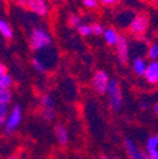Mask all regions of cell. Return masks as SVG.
<instances>
[{
  "label": "cell",
  "instance_id": "6da1fadb",
  "mask_svg": "<svg viewBox=\"0 0 158 159\" xmlns=\"http://www.w3.org/2000/svg\"><path fill=\"white\" fill-rule=\"evenodd\" d=\"M28 43L34 53H42L52 46V37L43 27H33L28 35Z\"/></svg>",
  "mask_w": 158,
  "mask_h": 159
},
{
  "label": "cell",
  "instance_id": "7a4b0ae2",
  "mask_svg": "<svg viewBox=\"0 0 158 159\" xmlns=\"http://www.w3.org/2000/svg\"><path fill=\"white\" fill-rule=\"evenodd\" d=\"M128 32L135 38H143L149 29V16L146 13H138L128 25Z\"/></svg>",
  "mask_w": 158,
  "mask_h": 159
},
{
  "label": "cell",
  "instance_id": "3957f363",
  "mask_svg": "<svg viewBox=\"0 0 158 159\" xmlns=\"http://www.w3.org/2000/svg\"><path fill=\"white\" fill-rule=\"evenodd\" d=\"M23 121V110L19 105H14L9 109L8 116L3 126V131L5 135H13Z\"/></svg>",
  "mask_w": 158,
  "mask_h": 159
},
{
  "label": "cell",
  "instance_id": "277c9868",
  "mask_svg": "<svg viewBox=\"0 0 158 159\" xmlns=\"http://www.w3.org/2000/svg\"><path fill=\"white\" fill-rule=\"evenodd\" d=\"M105 95L108 96V102L113 111H119L123 107V102H124L123 92H122L120 84L116 80H113V78L110 80V84L108 86Z\"/></svg>",
  "mask_w": 158,
  "mask_h": 159
},
{
  "label": "cell",
  "instance_id": "5b68a950",
  "mask_svg": "<svg viewBox=\"0 0 158 159\" xmlns=\"http://www.w3.org/2000/svg\"><path fill=\"white\" fill-rule=\"evenodd\" d=\"M110 77L108 75L106 71H103V70H99L96 71L94 75H92V78H91V89L99 93V95H105L106 90H108V86L110 84Z\"/></svg>",
  "mask_w": 158,
  "mask_h": 159
},
{
  "label": "cell",
  "instance_id": "8992f818",
  "mask_svg": "<svg viewBox=\"0 0 158 159\" xmlns=\"http://www.w3.org/2000/svg\"><path fill=\"white\" fill-rule=\"evenodd\" d=\"M39 105L42 109V115L46 121H53L56 117V110H54V101L49 93H43L39 98Z\"/></svg>",
  "mask_w": 158,
  "mask_h": 159
},
{
  "label": "cell",
  "instance_id": "52a82bcc",
  "mask_svg": "<svg viewBox=\"0 0 158 159\" xmlns=\"http://www.w3.org/2000/svg\"><path fill=\"white\" fill-rule=\"evenodd\" d=\"M23 8L38 16H47L49 13V4L46 0H24Z\"/></svg>",
  "mask_w": 158,
  "mask_h": 159
},
{
  "label": "cell",
  "instance_id": "ba28073f",
  "mask_svg": "<svg viewBox=\"0 0 158 159\" xmlns=\"http://www.w3.org/2000/svg\"><path fill=\"white\" fill-rule=\"evenodd\" d=\"M124 149L129 159H148L144 149H142L138 143H135L130 138L124 139Z\"/></svg>",
  "mask_w": 158,
  "mask_h": 159
},
{
  "label": "cell",
  "instance_id": "9c48e42d",
  "mask_svg": "<svg viewBox=\"0 0 158 159\" xmlns=\"http://www.w3.org/2000/svg\"><path fill=\"white\" fill-rule=\"evenodd\" d=\"M115 51H116V57L119 59V62L127 63L129 59V56H130V43L127 37L120 35L119 41L115 44Z\"/></svg>",
  "mask_w": 158,
  "mask_h": 159
},
{
  "label": "cell",
  "instance_id": "30bf717a",
  "mask_svg": "<svg viewBox=\"0 0 158 159\" xmlns=\"http://www.w3.org/2000/svg\"><path fill=\"white\" fill-rule=\"evenodd\" d=\"M146 82L149 85H158V61H149L143 75Z\"/></svg>",
  "mask_w": 158,
  "mask_h": 159
},
{
  "label": "cell",
  "instance_id": "8fae6325",
  "mask_svg": "<svg viewBox=\"0 0 158 159\" xmlns=\"http://www.w3.org/2000/svg\"><path fill=\"white\" fill-rule=\"evenodd\" d=\"M146 154L148 159H158V136L151 135L146 142Z\"/></svg>",
  "mask_w": 158,
  "mask_h": 159
},
{
  "label": "cell",
  "instance_id": "7c38bea8",
  "mask_svg": "<svg viewBox=\"0 0 158 159\" xmlns=\"http://www.w3.org/2000/svg\"><path fill=\"white\" fill-rule=\"evenodd\" d=\"M103 39H104V42L110 46V47H115V44L118 43V41H119V38H120V34L119 32H118L116 28L114 27H108L104 29V33H103Z\"/></svg>",
  "mask_w": 158,
  "mask_h": 159
},
{
  "label": "cell",
  "instance_id": "4fadbf2b",
  "mask_svg": "<svg viewBox=\"0 0 158 159\" xmlns=\"http://www.w3.org/2000/svg\"><path fill=\"white\" fill-rule=\"evenodd\" d=\"M54 135H56V139L60 145L65 147L70 142V134H68V130L67 128L63 125V124H57L54 126Z\"/></svg>",
  "mask_w": 158,
  "mask_h": 159
},
{
  "label": "cell",
  "instance_id": "5bb4252c",
  "mask_svg": "<svg viewBox=\"0 0 158 159\" xmlns=\"http://www.w3.org/2000/svg\"><path fill=\"white\" fill-rule=\"evenodd\" d=\"M147 65H148V61L142 57V56H137L132 59V71L137 75V76H142L144 75L146 72V68H147Z\"/></svg>",
  "mask_w": 158,
  "mask_h": 159
},
{
  "label": "cell",
  "instance_id": "9a60e30c",
  "mask_svg": "<svg viewBox=\"0 0 158 159\" xmlns=\"http://www.w3.org/2000/svg\"><path fill=\"white\" fill-rule=\"evenodd\" d=\"M0 35H2L7 41H10L14 37L13 28L8 20H5L4 18H0Z\"/></svg>",
  "mask_w": 158,
  "mask_h": 159
},
{
  "label": "cell",
  "instance_id": "2e32d148",
  "mask_svg": "<svg viewBox=\"0 0 158 159\" xmlns=\"http://www.w3.org/2000/svg\"><path fill=\"white\" fill-rule=\"evenodd\" d=\"M32 67L34 68L35 72L41 73V75H43V73H46L48 71V66L46 65V62L38 56H34L32 58Z\"/></svg>",
  "mask_w": 158,
  "mask_h": 159
},
{
  "label": "cell",
  "instance_id": "e0dca14e",
  "mask_svg": "<svg viewBox=\"0 0 158 159\" xmlns=\"http://www.w3.org/2000/svg\"><path fill=\"white\" fill-rule=\"evenodd\" d=\"M13 85H14V80L8 72L0 75V89H12Z\"/></svg>",
  "mask_w": 158,
  "mask_h": 159
},
{
  "label": "cell",
  "instance_id": "ac0fdd59",
  "mask_svg": "<svg viewBox=\"0 0 158 159\" xmlns=\"http://www.w3.org/2000/svg\"><path fill=\"white\" fill-rule=\"evenodd\" d=\"M13 98V91L12 89H0V102L9 105Z\"/></svg>",
  "mask_w": 158,
  "mask_h": 159
},
{
  "label": "cell",
  "instance_id": "d6986e66",
  "mask_svg": "<svg viewBox=\"0 0 158 159\" xmlns=\"http://www.w3.org/2000/svg\"><path fill=\"white\" fill-rule=\"evenodd\" d=\"M9 109H10L9 105L0 102V131L3 130V126H4V123H5V119H7V116H8Z\"/></svg>",
  "mask_w": 158,
  "mask_h": 159
},
{
  "label": "cell",
  "instance_id": "ffe728a7",
  "mask_svg": "<svg viewBox=\"0 0 158 159\" xmlns=\"http://www.w3.org/2000/svg\"><path fill=\"white\" fill-rule=\"evenodd\" d=\"M76 29H77L78 34H80L81 37H90V35H92L91 34V24L90 23H84L82 22Z\"/></svg>",
  "mask_w": 158,
  "mask_h": 159
},
{
  "label": "cell",
  "instance_id": "44dd1931",
  "mask_svg": "<svg viewBox=\"0 0 158 159\" xmlns=\"http://www.w3.org/2000/svg\"><path fill=\"white\" fill-rule=\"evenodd\" d=\"M147 56L151 61H158V43H152L148 46Z\"/></svg>",
  "mask_w": 158,
  "mask_h": 159
},
{
  "label": "cell",
  "instance_id": "7402d4cb",
  "mask_svg": "<svg viewBox=\"0 0 158 159\" xmlns=\"http://www.w3.org/2000/svg\"><path fill=\"white\" fill-rule=\"evenodd\" d=\"M67 23H68L72 28H77L78 25L82 23V19H81L80 15H77V14H70L68 18H67Z\"/></svg>",
  "mask_w": 158,
  "mask_h": 159
},
{
  "label": "cell",
  "instance_id": "603a6c76",
  "mask_svg": "<svg viewBox=\"0 0 158 159\" xmlns=\"http://www.w3.org/2000/svg\"><path fill=\"white\" fill-rule=\"evenodd\" d=\"M104 29H105V27L101 23H91V34L92 35H96V37L103 35Z\"/></svg>",
  "mask_w": 158,
  "mask_h": 159
},
{
  "label": "cell",
  "instance_id": "cb8c5ba5",
  "mask_svg": "<svg viewBox=\"0 0 158 159\" xmlns=\"http://www.w3.org/2000/svg\"><path fill=\"white\" fill-rule=\"evenodd\" d=\"M82 5L89 10H95L99 5L97 0H82Z\"/></svg>",
  "mask_w": 158,
  "mask_h": 159
},
{
  "label": "cell",
  "instance_id": "d4e9b609",
  "mask_svg": "<svg viewBox=\"0 0 158 159\" xmlns=\"http://www.w3.org/2000/svg\"><path fill=\"white\" fill-rule=\"evenodd\" d=\"M99 4H101L104 7H115L120 0H97Z\"/></svg>",
  "mask_w": 158,
  "mask_h": 159
},
{
  "label": "cell",
  "instance_id": "484cf974",
  "mask_svg": "<svg viewBox=\"0 0 158 159\" xmlns=\"http://www.w3.org/2000/svg\"><path fill=\"white\" fill-rule=\"evenodd\" d=\"M3 73H7V66L3 62H0V75H3Z\"/></svg>",
  "mask_w": 158,
  "mask_h": 159
},
{
  "label": "cell",
  "instance_id": "4316f807",
  "mask_svg": "<svg viewBox=\"0 0 158 159\" xmlns=\"http://www.w3.org/2000/svg\"><path fill=\"white\" fill-rule=\"evenodd\" d=\"M152 111H153V114H154L156 116H158V102H156V104L152 106Z\"/></svg>",
  "mask_w": 158,
  "mask_h": 159
},
{
  "label": "cell",
  "instance_id": "83f0119b",
  "mask_svg": "<svg viewBox=\"0 0 158 159\" xmlns=\"http://www.w3.org/2000/svg\"><path fill=\"white\" fill-rule=\"evenodd\" d=\"M148 106H149V105H148V102H142V104H141L142 110H147V109H148Z\"/></svg>",
  "mask_w": 158,
  "mask_h": 159
},
{
  "label": "cell",
  "instance_id": "f1b7e54d",
  "mask_svg": "<svg viewBox=\"0 0 158 159\" xmlns=\"http://www.w3.org/2000/svg\"><path fill=\"white\" fill-rule=\"evenodd\" d=\"M5 159H21V157L13 154V155H9V157H8V158H5Z\"/></svg>",
  "mask_w": 158,
  "mask_h": 159
},
{
  "label": "cell",
  "instance_id": "f546056e",
  "mask_svg": "<svg viewBox=\"0 0 158 159\" xmlns=\"http://www.w3.org/2000/svg\"><path fill=\"white\" fill-rule=\"evenodd\" d=\"M100 159H111V158H109L108 155H101V157H100Z\"/></svg>",
  "mask_w": 158,
  "mask_h": 159
},
{
  "label": "cell",
  "instance_id": "4dcf8cb0",
  "mask_svg": "<svg viewBox=\"0 0 158 159\" xmlns=\"http://www.w3.org/2000/svg\"><path fill=\"white\" fill-rule=\"evenodd\" d=\"M152 3H153L154 5H157V7H158V0H152Z\"/></svg>",
  "mask_w": 158,
  "mask_h": 159
},
{
  "label": "cell",
  "instance_id": "1f68e13d",
  "mask_svg": "<svg viewBox=\"0 0 158 159\" xmlns=\"http://www.w3.org/2000/svg\"><path fill=\"white\" fill-rule=\"evenodd\" d=\"M46 2H48V3H49V2H56V0H46Z\"/></svg>",
  "mask_w": 158,
  "mask_h": 159
},
{
  "label": "cell",
  "instance_id": "d6a6232c",
  "mask_svg": "<svg viewBox=\"0 0 158 159\" xmlns=\"http://www.w3.org/2000/svg\"><path fill=\"white\" fill-rule=\"evenodd\" d=\"M114 159H119V158H114Z\"/></svg>",
  "mask_w": 158,
  "mask_h": 159
}]
</instances>
